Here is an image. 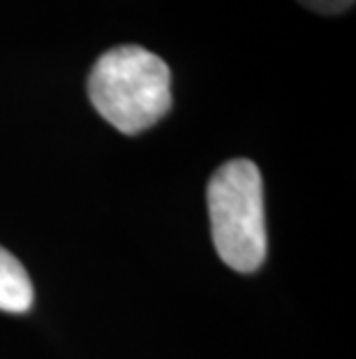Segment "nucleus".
<instances>
[{
  "label": "nucleus",
  "mask_w": 356,
  "mask_h": 359,
  "mask_svg": "<svg viewBox=\"0 0 356 359\" xmlns=\"http://www.w3.org/2000/svg\"><path fill=\"white\" fill-rule=\"evenodd\" d=\"M299 3L320 14H338V12L350 10L354 5V0H299Z\"/></svg>",
  "instance_id": "20e7f679"
},
{
  "label": "nucleus",
  "mask_w": 356,
  "mask_h": 359,
  "mask_svg": "<svg viewBox=\"0 0 356 359\" xmlns=\"http://www.w3.org/2000/svg\"><path fill=\"white\" fill-rule=\"evenodd\" d=\"M88 97L118 133L139 135L171 109V70L153 51L120 44L95 60Z\"/></svg>",
  "instance_id": "f257e3e1"
},
{
  "label": "nucleus",
  "mask_w": 356,
  "mask_h": 359,
  "mask_svg": "<svg viewBox=\"0 0 356 359\" xmlns=\"http://www.w3.org/2000/svg\"><path fill=\"white\" fill-rule=\"evenodd\" d=\"M33 283L24 264L0 246V311L26 313L33 306Z\"/></svg>",
  "instance_id": "7ed1b4c3"
},
{
  "label": "nucleus",
  "mask_w": 356,
  "mask_h": 359,
  "mask_svg": "<svg viewBox=\"0 0 356 359\" xmlns=\"http://www.w3.org/2000/svg\"><path fill=\"white\" fill-rule=\"evenodd\" d=\"M211 234L220 259L234 271H257L266 259L264 183L252 160L225 163L206 190Z\"/></svg>",
  "instance_id": "f03ea898"
}]
</instances>
